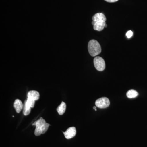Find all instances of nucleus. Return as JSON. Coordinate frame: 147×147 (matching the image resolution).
Instances as JSON below:
<instances>
[{"mask_svg":"<svg viewBox=\"0 0 147 147\" xmlns=\"http://www.w3.org/2000/svg\"><path fill=\"white\" fill-rule=\"evenodd\" d=\"M32 125H35L34 134L36 136H38L41 134H44L47 131L50 125L46 123L45 120L42 117H40L39 119L33 124Z\"/></svg>","mask_w":147,"mask_h":147,"instance_id":"nucleus-1","label":"nucleus"},{"mask_svg":"<svg viewBox=\"0 0 147 147\" xmlns=\"http://www.w3.org/2000/svg\"><path fill=\"white\" fill-rule=\"evenodd\" d=\"M88 49L90 55L92 57H95L100 54L101 52L100 44L95 40H90L88 45Z\"/></svg>","mask_w":147,"mask_h":147,"instance_id":"nucleus-2","label":"nucleus"},{"mask_svg":"<svg viewBox=\"0 0 147 147\" xmlns=\"http://www.w3.org/2000/svg\"><path fill=\"white\" fill-rule=\"evenodd\" d=\"M94 64L95 67L98 71H102L105 69V61L102 58L100 57H96L94 59Z\"/></svg>","mask_w":147,"mask_h":147,"instance_id":"nucleus-3","label":"nucleus"},{"mask_svg":"<svg viewBox=\"0 0 147 147\" xmlns=\"http://www.w3.org/2000/svg\"><path fill=\"white\" fill-rule=\"evenodd\" d=\"M95 105L98 108H105L110 105V101L107 98H100L96 101Z\"/></svg>","mask_w":147,"mask_h":147,"instance_id":"nucleus-4","label":"nucleus"},{"mask_svg":"<svg viewBox=\"0 0 147 147\" xmlns=\"http://www.w3.org/2000/svg\"><path fill=\"white\" fill-rule=\"evenodd\" d=\"M76 128L74 127H69L65 132H63L66 139H70L73 138L76 135Z\"/></svg>","mask_w":147,"mask_h":147,"instance_id":"nucleus-5","label":"nucleus"},{"mask_svg":"<svg viewBox=\"0 0 147 147\" xmlns=\"http://www.w3.org/2000/svg\"><path fill=\"white\" fill-rule=\"evenodd\" d=\"M106 24L105 21H99V22H92L93 26V28L95 30L101 31L104 29L105 28V25Z\"/></svg>","mask_w":147,"mask_h":147,"instance_id":"nucleus-6","label":"nucleus"},{"mask_svg":"<svg viewBox=\"0 0 147 147\" xmlns=\"http://www.w3.org/2000/svg\"><path fill=\"white\" fill-rule=\"evenodd\" d=\"M40 94L39 92L36 91L32 90L29 91L28 93V98L35 101L39 99Z\"/></svg>","mask_w":147,"mask_h":147,"instance_id":"nucleus-7","label":"nucleus"},{"mask_svg":"<svg viewBox=\"0 0 147 147\" xmlns=\"http://www.w3.org/2000/svg\"><path fill=\"white\" fill-rule=\"evenodd\" d=\"M106 21V18L105 15L102 13H98L94 15L92 17L93 22H96L99 21Z\"/></svg>","mask_w":147,"mask_h":147,"instance_id":"nucleus-8","label":"nucleus"},{"mask_svg":"<svg viewBox=\"0 0 147 147\" xmlns=\"http://www.w3.org/2000/svg\"><path fill=\"white\" fill-rule=\"evenodd\" d=\"M14 108H15L16 113H19L21 112V110L24 108V105L19 99H16L14 102Z\"/></svg>","mask_w":147,"mask_h":147,"instance_id":"nucleus-9","label":"nucleus"},{"mask_svg":"<svg viewBox=\"0 0 147 147\" xmlns=\"http://www.w3.org/2000/svg\"><path fill=\"white\" fill-rule=\"evenodd\" d=\"M23 113L25 116H27L30 114L31 112V107L29 105L27 100L24 102V108H23Z\"/></svg>","mask_w":147,"mask_h":147,"instance_id":"nucleus-10","label":"nucleus"},{"mask_svg":"<svg viewBox=\"0 0 147 147\" xmlns=\"http://www.w3.org/2000/svg\"><path fill=\"white\" fill-rule=\"evenodd\" d=\"M66 108V105L65 102L63 101L60 105H59L58 108H57V111L59 115H63L65 112Z\"/></svg>","mask_w":147,"mask_h":147,"instance_id":"nucleus-11","label":"nucleus"},{"mask_svg":"<svg viewBox=\"0 0 147 147\" xmlns=\"http://www.w3.org/2000/svg\"><path fill=\"white\" fill-rule=\"evenodd\" d=\"M139 93L134 90H130L127 92L126 94L127 96L129 98H134L137 97Z\"/></svg>","mask_w":147,"mask_h":147,"instance_id":"nucleus-12","label":"nucleus"},{"mask_svg":"<svg viewBox=\"0 0 147 147\" xmlns=\"http://www.w3.org/2000/svg\"><path fill=\"white\" fill-rule=\"evenodd\" d=\"M27 102H28V103L29 105H30V106L31 107V108H33L34 107L35 102V101L31 100V99H29V98H28V99H27Z\"/></svg>","mask_w":147,"mask_h":147,"instance_id":"nucleus-13","label":"nucleus"},{"mask_svg":"<svg viewBox=\"0 0 147 147\" xmlns=\"http://www.w3.org/2000/svg\"><path fill=\"white\" fill-rule=\"evenodd\" d=\"M126 35L127 38H130L133 35V32L131 30L127 32Z\"/></svg>","mask_w":147,"mask_h":147,"instance_id":"nucleus-14","label":"nucleus"},{"mask_svg":"<svg viewBox=\"0 0 147 147\" xmlns=\"http://www.w3.org/2000/svg\"><path fill=\"white\" fill-rule=\"evenodd\" d=\"M106 1L109 3H114L117 1L118 0H105Z\"/></svg>","mask_w":147,"mask_h":147,"instance_id":"nucleus-15","label":"nucleus"},{"mask_svg":"<svg viewBox=\"0 0 147 147\" xmlns=\"http://www.w3.org/2000/svg\"><path fill=\"white\" fill-rule=\"evenodd\" d=\"M93 109H94V110H95L96 111V107H95V106H94V107Z\"/></svg>","mask_w":147,"mask_h":147,"instance_id":"nucleus-16","label":"nucleus"},{"mask_svg":"<svg viewBox=\"0 0 147 147\" xmlns=\"http://www.w3.org/2000/svg\"><path fill=\"white\" fill-rule=\"evenodd\" d=\"M107 27V25H106V24H105V28H106V27Z\"/></svg>","mask_w":147,"mask_h":147,"instance_id":"nucleus-17","label":"nucleus"}]
</instances>
